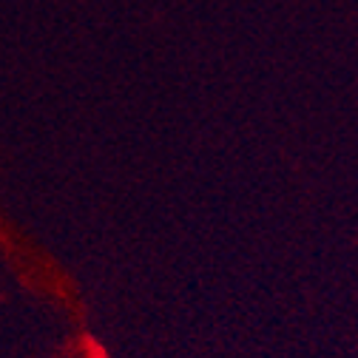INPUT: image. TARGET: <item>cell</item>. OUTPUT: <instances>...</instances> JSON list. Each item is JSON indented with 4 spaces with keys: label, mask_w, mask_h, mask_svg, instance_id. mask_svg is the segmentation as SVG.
<instances>
[]
</instances>
